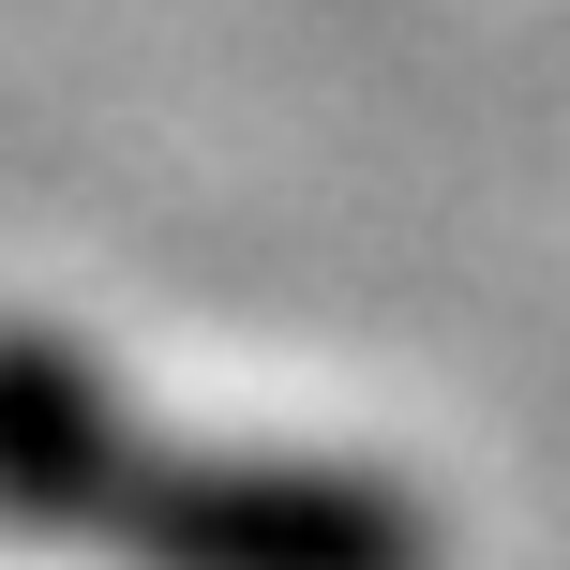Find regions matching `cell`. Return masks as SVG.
Masks as SVG:
<instances>
[{
	"label": "cell",
	"mask_w": 570,
	"mask_h": 570,
	"mask_svg": "<svg viewBox=\"0 0 570 570\" xmlns=\"http://www.w3.org/2000/svg\"><path fill=\"white\" fill-rule=\"evenodd\" d=\"M0 541L90 570H435V511L345 451L180 435L46 315H0Z\"/></svg>",
	"instance_id": "6da1fadb"
}]
</instances>
